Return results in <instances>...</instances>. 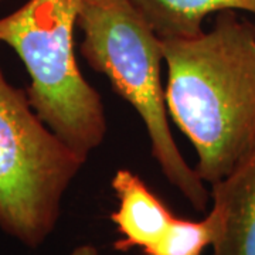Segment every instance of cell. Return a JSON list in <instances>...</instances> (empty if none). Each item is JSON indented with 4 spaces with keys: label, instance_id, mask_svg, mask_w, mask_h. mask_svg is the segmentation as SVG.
<instances>
[{
    "label": "cell",
    "instance_id": "obj_1",
    "mask_svg": "<svg viewBox=\"0 0 255 255\" xmlns=\"http://www.w3.org/2000/svg\"><path fill=\"white\" fill-rule=\"evenodd\" d=\"M163 54L167 111L211 186L255 143V24L223 10L197 37L163 40Z\"/></svg>",
    "mask_w": 255,
    "mask_h": 255
},
{
    "label": "cell",
    "instance_id": "obj_2",
    "mask_svg": "<svg viewBox=\"0 0 255 255\" xmlns=\"http://www.w3.org/2000/svg\"><path fill=\"white\" fill-rule=\"evenodd\" d=\"M80 51L95 73L136 111L150 140V152L166 180L197 211L211 193L197 170L183 157L169 125L162 84L163 40L130 0H84L77 20Z\"/></svg>",
    "mask_w": 255,
    "mask_h": 255
},
{
    "label": "cell",
    "instance_id": "obj_3",
    "mask_svg": "<svg viewBox=\"0 0 255 255\" xmlns=\"http://www.w3.org/2000/svg\"><path fill=\"white\" fill-rule=\"evenodd\" d=\"M84 0H27L0 18V44L9 46L30 77L26 90L38 118L87 163L107 135L100 92L84 78L74 30Z\"/></svg>",
    "mask_w": 255,
    "mask_h": 255
},
{
    "label": "cell",
    "instance_id": "obj_4",
    "mask_svg": "<svg viewBox=\"0 0 255 255\" xmlns=\"http://www.w3.org/2000/svg\"><path fill=\"white\" fill-rule=\"evenodd\" d=\"M84 164L0 68V230L28 248L41 246Z\"/></svg>",
    "mask_w": 255,
    "mask_h": 255
},
{
    "label": "cell",
    "instance_id": "obj_5",
    "mask_svg": "<svg viewBox=\"0 0 255 255\" xmlns=\"http://www.w3.org/2000/svg\"><path fill=\"white\" fill-rule=\"evenodd\" d=\"M111 186L118 199V209L111 214L121 236L114 244L115 250L139 248L143 255L150 254L170 236L177 217L129 169L117 170Z\"/></svg>",
    "mask_w": 255,
    "mask_h": 255
},
{
    "label": "cell",
    "instance_id": "obj_6",
    "mask_svg": "<svg viewBox=\"0 0 255 255\" xmlns=\"http://www.w3.org/2000/svg\"><path fill=\"white\" fill-rule=\"evenodd\" d=\"M210 193L224 219L213 255H255V143Z\"/></svg>",
    "mask_w": 255,
    "mask_h": 255
},
{
    "label": "cell",
    "instance_id": "obj_7",
    "mask_svg": "<svg viewBox=\"0 0 255 255\" xmlns=\"http://www.w3.org/2000/svg\"><path fill=\"white\" fill-rule=\"evenodd\" d=\"M162 40L191 38L204 31L207 16L223 10L255 14V0H130Z\"/></svg>",
    "mask_w": 255,
    "mask_h": 255
},
{
    "label": "cell",
    "instance_id": "obj_8",
    "mask_svg": "<svg viewBox=\"0 0 255 255\" xmlns=\"http://www.w3.org/2000/svg\"><path fill=\"white\" fill-rule=\"evenodd\" d=\"M224 227L223 213L219 206L200 221L177 219L170 236L147 255H203L207 247H213L221 237Z\"/></svg>",
    "mask_w": 255,
    "mask_h": 255
},
{
    "label": "cell",
    "instance_id": "obj_9",
    "mask_svg": "<svg viewBox=\"0 0 255 255\" xmlns=\"http://www.w3.org/2000/svg\"><path fill=\"white\" fill-rule=\"evenodd\" d=\"M68 255H102L98 251L97 247L91 246V244H81V246L75 247L73 251Z\"/></svg>",
    "mask_w": 255,
    "mask_h": 255
},
{
    "label": "cell",
    "instance_id": "obj_10",
    "mask_svg": "<svg viewBox=\"0 0 255 255\" xmlns=\"http://www.w3.org/2000/svg\"><path fill=\"white\" fill-rule=\"evenodd\" d=\"M254 24H255V21H254Z\"/></svg>",
    "mask_w": 255,
    "mask_h": 255
},
{
    "label": "cell",
    "instance_id": "obj_11",
    "mask_svg": "<svg viewBox=\"0 0 255 255\" xmlns=\"http://www.w3.org/2000/svg\"><path fill=\"white\" fill-rule=\"evenodd\" d=\"M0 1H1V0H0Z\"/></svg>",
    "mask_w": 255,
    "mask_h": 255
}]
</instances>
